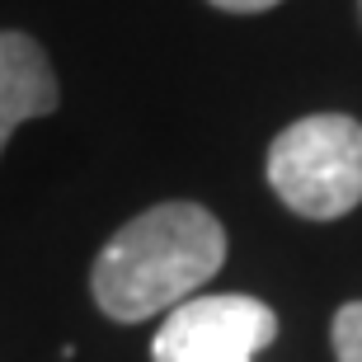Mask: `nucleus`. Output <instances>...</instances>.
<instances>
[{
    "label": "nucleus",
    "instance_id": "1",
    "mask_svg": "<svg viewBox=\"0 0 362 362\" xmlns=\"http://www.w3.org/2000/svg\"><path fill=\"white\" fill-rule=\"evenodd\" d=\"M221 264L226 226L202 202H156L99 250L90 292L108 320L136 325L188 301L193 287L221 273Z\"/></svg>",
    "mask_w": 362,
    "mask_h": 362
},
{
    "label": "nucleus",
    "instance_id": "6",
    "mask_svg": "<svg viewBox=\"0 0 362 362\" xmlns=\"http://www.w3.org/2000/svg\"><path fill=\"white\" fill-rule=\"evenodd\" d=\"M207 5H216V10H226V14H259V10L282 5V0H207Z\"/></svg>",
    "mask_w": 362,
    "mask_h": 362
},
{
    "label": "nucleus",
    "instance_id": "4",
    "mask_svg": "<svg viewBox=\"0 0 362 362\" xmlns=\"http://www.w3.org/2000/svg\"><path fill=\"white\" fill-rule=\"evenodd\" d=\"M57 104H62V90H57L47 52L28 33L0 28V156L19 122L47 118Z\"/></svg>",
    "mask_w": 362,
    "mask_h": 362
},
{
    "label": "nucleus",
    "instance_id": "7",
    "mask_svg": "<svg viewBox=\"0 0 362 362\" xmlns=\"http://www.w3.org/2000/svg\"><path fill=\"white\" fill-rule=\"evenodd\" d=\"M358 10H362V0H358Z\"/></svg>",
    "mask_w": 362,
    "mask_h": 362
},
{
    "label": "nucleus",
    "instance_id": "2",
    "mask_svg": "<svg viewBox=\"0 0 362 362\" xmlns=\"http://www.w3.org/2000/svg\"><path fill=\"white\" fill-rule=\"evenodd\" d=\"M269 188L306 221H339L362 202V122L349 113H310L269 146Z\"/></svg>",
    "mask_w": 362,
    "mask_h": 362
},
{
    "label": "nucleus",
    "instance_id": "5",
    "mask_svg": "<svg viewBox=\"0 0 362 362\" xmlns=\"http://www.w3.org/2000/svg\"><path fill=\"white\" fill-rule=\"evenodd\" d=\"M329 344H334L339 362H362V301H349V306L334 310Z\"/></svg>",
    "mask_w": 362,
    "mask_h": 362
},
{
    "label": "nucleus",
    "instance_id": "3",
    "mask_svg": "<svg viewBox=\"0 0 362 362\" xmlns=\"http://www.w3.org/2000/svg\"><path fill=\"white\" fill-rule=\"evenodd\" d=\"M278 339V315L259 296H188L151 344L156 362H255Z\"/></svg>",
    "mask_w": 362,
    "mask_h": 362
}]
</instances>
